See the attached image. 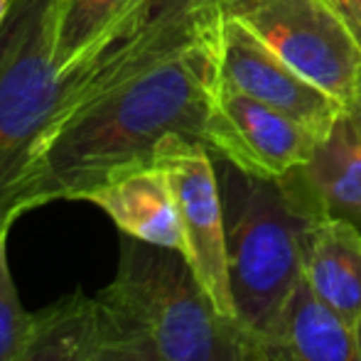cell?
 <instances>
[{
	"instance_id": "obj_10",
	"label": "cell",
	"mask_w": 361,
	"mask_h": 361,
	"mask_svg": "<svg viewBox=\"0 0 361 361\" xmlns=\"http://www.w3.org/2000/svg\"><path fill=\"white\" fill-rule=\"evenodd\" d=\"M251 354L253 361H361L354 329L314 298L305 278L276 317L251 334Z\"/></svg>"
},
{
	"instance_id": "obj_1",
	"label": "cell",
	"mask_w": 361,
	"mask_h": 361,
	"mask_svg": "<svg viewBox=\"0 0 361 361\" xmlns=\"http://www.w3.org/2000/svg\"><path fill=\"white\" fill-rule=\"evenodd\" d=\"M221 13L214 5L195 35L133 64L74 104L52 135L35 209L81 200L114 172L152 162L172 135L204 143L221 89Z\"/></svg>"
},
{
	"instance_id": "obj_17",
	"label": "cell",
	"mask_w": 361,
	"mask_h": 361,
	"mask_svg": "<svg viewBox=\"0 0 361 361\" xmlns=\"http://www.w3.org/2000/svg\"><path fill=\"white\" fill-rule=\"evenodd\" d=\"M332 3L344 15V20L349 23V27H352V32L357 35L361 44V0H332Z\"/></svg>"
},
{
	"instance_id": "obj_5",
	"label": "cell",
	"mask_w": 361,
	"mask_h": 361,
	"mask_svg": "<svg viewBox=\"0 0 361 361\" xmlns=\"http://www.w3.org/2000/svg\"><path fill=\"white\" fill-rule=\"evenodd\" d=\"M221 15L263 44L347 111L361 106V44L332 0H212Z\"/></svg>"
},
{
	"instance_id": "obj_12",
	"label": "cell",
	"mask_w": 361,
	"mask_h": 361,
	"mask_svg": "<svg viewBox=\"0 0 361 361\" xmlns=\"http://www.w3.org/2000/svg\"><path fill=\"white\" fill-rule=\"evenodd\" d=\"M302 278L314 298L354 329L361 317L359 228L344 219H314L302 243Z\"/></svg>"
},
{
	"instance_id": "obj_8",
	"label": "cell",
	"mask_w": 361,
	"mask_h": 361,
	"mask_svg": "<svg viewBox=\"0 0 361 361\" xmlns=\"http://www.w3.org/2000/svg\"><path fill=\"white\" fill-rule=\"evenodd\" d=\"M221 13V10H219ZM221 84L298 121L319 140L334 128L344 106L283 62L238 20L221 15Z\"/></svg>"
},
{
	"instance_id": "obj_19",
	"label": "cell",
	"mask_w": 361,
	"mask_h": 361,
	"mask_svg": "<svg viewBox=\"0 0 361 361\" xmlns=\"http://www.w3.org/2000/svg\"><path fill=\"white\" fill-rule=\"evenodd\" d=\"M8 8H10V0H0V23H3L5 13H8Z\"/></svg>"
},
{
	"instance_id": "obj_13",
	"label": "cell",
	"mask_w": 361,
	"mask_h": 361,
	"mask_svg": "<svg viewBox=\"0 0 361 361\" xmlns=\"http://www.w3.org/2000/svg\"><path fill=\"white\" fill-rule=\"evenodd\" d=\"M99 329V298L84 290L32 312L30 332L13 361H89Z\"/></svg>"
},
{
	"instance_id": "obj_14",
	"label": "cell",
	"mask_w": 361,
	"mask_h": 361,
	"mask_svg": "<svg viewBox=\"0 0 361 361\" xmlns=\"http://www.w3.org/2000/svg\"><path fill=\"white\" fill-rule=\"evenodd\" d=\"M135 0H59L54 15V62L69 74L111 30L128 15Z\"/></svg>"
},
{
	"instance_id": "obj_9",
	"label": "cell",
	"mask_w": 361,
	"mask_h": 361,
	"mask_svg": "<svg viewBox=\"0 0 361 361\" xmlns=\"http://www.w3.org/2000/svg\"><path fill=\"white\" fill-rule=\"evenodd\" d=\"M281 182L307 214L344 219L361 233V121L344 111L310 162Z\"/></svg>"
},
{
	"instance_id": "obj_18",
	"label": "cell",
	"mask_w": 361,
	"mask_h": 361,
	"mask_svg": "<svg viewBox=\"0 0 361 361\" xmlns=\"http://www.w3.org/2000/svg\"><path fill=\"white\" fill-rule=\"evenodd\" d=\"M354 337H357V344H359V354H361V317H359V322L354 324Z\"/></svg>"
},
{
	"instance_id": "obj_16",
	"label": "cell",
	"mask_w": 361,
	"mask_h": 361,
	"mask_svg": "<svg viewBox=\"0 0 361 361\" xmlns=\"http://www.w3.org/2000/svg\"><path fill=\"white\" fill-rule=\"evenodd\" d=\"M13 224H0V361H13L30 332L32 312L23 307L8 261V236Z\"/></svg>"
},
{
	"instance_id": "obj_7",
	"label": "cell",
	"mask_w": 361,
	"mask_h": 361,
	"mask_svg": "<svg viewBox=\"0 0 361 361\" xmlns=\"http://www.w3.org/2000/svg\"><path fill=\"white\" fill-rule=\"evenodd\" d=\"M317 143L298 121L224 84L204 140L212 155L261 180H283L302 167Z\"/></svg>"
},
{
	"instance_id": "obj_3",
	"label": "cell",
	"mask_w": 361,
	"mask_h": 361,
	"mask_svg": "<svg viewBox=\"0 0 361 361\" xmlns=\"http://www.w3.org/2000/svg\"><path fill=\"white\" fill-rule=\"evenodd\" d=\"M99 295L143 324L162 361H253L251 334L219 312L182 251L121 233L118 268Z\"/></svg>"
},
{
	"instance_id": "obj_4",
	"label": "cell",
	"mask_w": 361,
	"mask_h": 361,
	"mask_svg": "<svg viewBox=\"0 0 361 361\" xmlns=\"http://www.w3.org/2000/svg\"><path fill=\"white\" fill-rule=\"evenodd\" d=\"M216 172L236 319L256 334L302 281V243L314 216L290 197L281 180L246 175L226 160Z\"/></svg>"
},
{
	"instance_id": "obj_2",
	"label": "cell",
	"mask_w": 361,
	"mask_h": 361,
	"mask_svg": "<svg viewBox=\"0 0 361 361\" xmlns=\"http://www.w3.org/2000/svg\"><path fill=\"white\" fill-rule=\"evenodd\" d=\"M59 0H10L0 23V224L35 209L42 162L72 101L54 62Z\"/></svg>"
},
{
	"instance_id": "obj_11",
	"label": "cell",
	"mask_w": 361,
	"mask_h": 361,
	"mask_svg": "<svg viewBox=\"0 0 361 361\" xmlns=\"http://www.w3.org/2000/svg\"><path fill=\"white\" fill-rule=\"evenodd\" d=\"M86 202L104 209L121 233L175 251L185 248L170 180L155 160L114 172Z\"/></svg>"
},
{
	"instance_id": "obj_15",
	"label": "cell",
	"mask_w": 361,
	"mask_h": 361,
	"mask_svg": "<svg viewBox=\"0 0 361 361\" xmlns=\"http://www.w3.org/2000/svg\"><path fill=\"white\" fill-rule=\"evenodd\" d=\"M99 298V329L89 361H162L143 324L123 307Z\"/></svg>"
},
{
	"instance_id": "obj_20",
	"label": "cell",
	"mask_w": 361,
	"mask_h": 361,
	"mask_svg": "<svg viewBox=\"0 0 361 361\" xmlns=\"http://www.w3.org/2000/svg\"><path fill=\"white\" fill-rule=\"evenodd\" d=\"M352 114H354V116H357V118L361 121V106H359V109H357V111H352Z\"/></svg>"
},
{
	"instance_id": "obj_6",
	"label": "cell",
	"mask_w": 361,
	"mask_h": 361,
	"mask_svg": "<svg viewBox=\"0 0 361 361\" xmlns=\"http://www.w3.org/2000/svg\"><path fill=\"white\" fill-rule=\"evenodd\" d=\"M152 160L165 170L170 180L185 238L182 253L187 263L219 312L236 319V305L228 281L224 202L214 155L204 143L172 135L157 145Z\"/></svg>"
}]
</instances>
